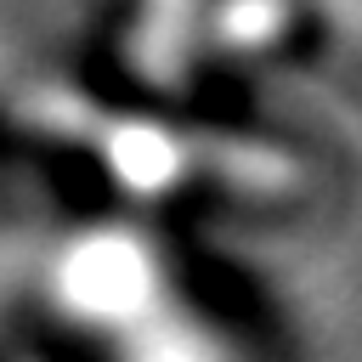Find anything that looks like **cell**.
<instances>
[{
    "instance_id": "6da1fadb",
    "label": "cell",
    "mask_w": 362,
    "mask_h": 362,
    "mask_svg": "<svg viewBox=\"0 0 362 362\" xmlns=\"http://www.w3.org/2000/svg\"><path fill=\"white\" fill-rule=\"evenodd\" d=\"M68 283H74L79 305H90V311H124L147 288V260L124 238H96V243H85L74 255Z\"/></svg>"
}]
</instances>
